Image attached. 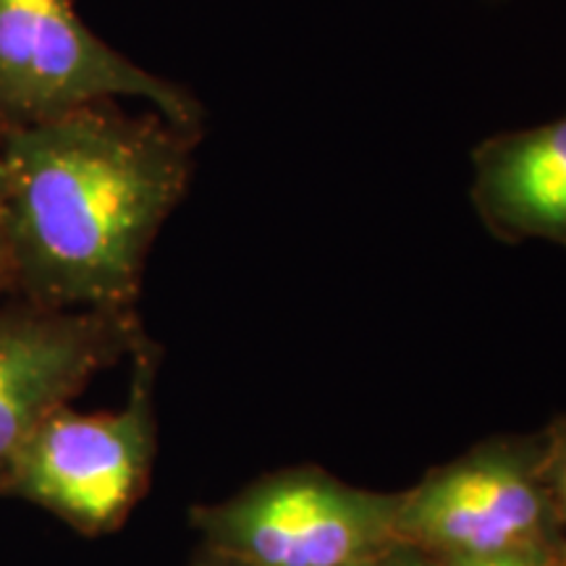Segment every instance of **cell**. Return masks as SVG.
I'll return each instance as SVG.
<instances>
[{
  "label": "cell",
  "instance_id": "obj_1",
  "mask_svg": "<svg viewBox=\"0 0 566 566\" xmlns=\"http://www.w3.org/2000/svg\"><path fill=\"white\" fill-rule=\"evenodd\" d=\"M9 281L61 310H129L160 226L187 195L200 132L116 103L3 126Z\"/></svg>",
  "mask_w": 566,
  "mask_h": 566
},
{
  "label": "cell",
  "instance_id": "obj_2",
  "mask_svg": "<svg viewBox=\"0 0 566 566\" xmlns=\"http://www.w3.org/2000/svg\"><path fill=\"white\" fill-rule=\"evenodd\" d=\"M396 543L446 558L566 554L546 480L543 433L501 436L399 493Z\"/></svg>",
  "mask_w": 566,
  "mask_h": 566
},
{
  "label": "cell",
  "instance_id": "obj_3",
  "mask_svg": "<svg viewBox=\"0 0 566 566\" xmlns=\"http://www.w3.org/2000/svg\"><path fill=\"white\" fill-rule=\"evenodd\" d=\"M399 493L349 485L317 467L254 480L195 512L210 551L247 566H365L396 543Z\"/></svg>",
  "mask_w": 566,
  "mask_h": 566
},
{
  "label": "cell",
  "instance_id": "obj_4",
  "mask_svg": "<svg viewBox=\"0 0 566 566\" xmlns=\"http://www.w3.org/2000/svg\"><path fill=\"white\" fill-rule=\"evenodd\" d=\"M139 97L181 129L200 132L192 92L113 51L74 0H0V124L17 126L84 105Z\"/></svg>",
  "mask_w": 566,
  "mask_h": 566
},
{
  "label": "cell",
  "instance_id": "obj_5",
  "mask_svg": "<svg viewBox=\"0 0 566 566\" xmlns=\"http://www.w3.org/2000/svg\"><path fill=\"white\" fill-rule=\"evenodd\" d=\"M122 412L55 409L19 451L11 475L19 491L84 533H103L129 514L153 462L147 370Z\"/></svg>",
  "mask_w": 566,
  "mask_h": 566
},
{
  "label": "cell",
  "instance_id": "obj_6",
  "mask_svg": "<svg viewBox=\"0 0 566 566\" xmlns=\"http://www.w3.org/2000/svg\"><path fill=\"white\" fill-rule=\"evenodd\" d=\"M129 310L40 307L0 315V472L90 375L129 349Z\"/></svg>",
  "mask_w": 566,
  "mask_h": 566
},
{
  "label": "cell",
  "instance_id": "obj_7",
  "mask_svg": "<svg viewBox=\"0 0 566 566\" xmlns=\"http://www.w3.org/2000/svg\"><path fill=\"white\" fill-rule=\"evenodd\" d=\"M470 200L501 242L541 239L566 250V116L480 142Z\"/></svg>",
  "mask_w": 566,
  "mask_h": 566
},
{
  "label": "cell",
  "instance_id": "obj_8",
  "mask_svg": "<svg viewBox=\"0 0 566 566\" xmlns=\"http://www.w3.org/2000/svg\"><path fill=\"white\" fill-rule=\"evenodd\" d=\"M543 433V446H546V480L558 530H562L566 546V415H558L551 420Z\"/></svg>",
  "mask_w": 566,
  "mask_h": 566
},
{
  "label": "cell",
  "instance_id": "obj_9",
  "mask_svg": "<svg viewBox=\"0 0 566 566\" xmlns=\"http://www.w3.org/2000/svg\"><path fill=\"white\" fill-rule=\"evenodd\" d=\"M436 562V558H433ZM438 566H566V554H522L499 558H446Z\"/></svg>",
  "mask_w": 566,
  "mask_h": 566
},
{
  "label": "cell",
  "instance_id": "obj_10",
  "mask_svg": "<svg viewBox=\"0 0 566 566\" xmlns=\"http://www.w3.org/2000/svg\"><path fill=\"white\" fill-rule=\"evenodd\" d=\"M365 566H438L433 558L420 554V551L407 548V546H394L386 554H380L373 562H367Z\"/></svg>",
  "mask_w": 566,
  "mask_h": 566
},
{
  "label": "cell",
  "instance_id": "obj_11",
  "mask_svg": "<svg viewBox=\"0 0 566 566\" xmlns=\"http://www.w3.org/2000/svg\"><path fill=\"white\" fill-rule=\"evenodd\" d=\"M3 124H0V226H3L6 212V158H3Z\"/></svg>",
  "mask_w": 566,
  "mask_h": 566
},
{
  "label": "cell",
  "instance_id": "obj_12",
  "mask_svg": "<svg viewBox=\"0 0 566 566\" xmlns=\"http://www.w3.org/2000/svg\"><path fill=\"white\" fill-rule=\"evenodd\" d=\"M197 566H247V564H242V562H237V558L223 556V554H218V551H210V548H208V556H205L202 562L197 564Z\"/></svg>",
  "mask_w": 566,
  "mask_h": 566
},
{
  "label": "cell",
  "instance_id": "obj_13",
  "mask_svg": "<svg viewBox=\"0 0 566 566\" xmlns=\"http://www.w3.org/2000/svg\"><path fill=\"white\" fill-rule=\"evenodd\" d=\"M9 283V271H6V263H3V254H0V289Z\"/></svg>",
  "mask_w": 566,
  "mask_h": 566
}]
</instances>
